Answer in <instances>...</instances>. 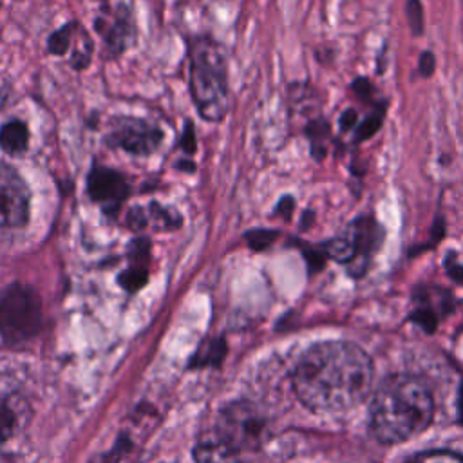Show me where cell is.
<instances>
[{"label": "cell", "mask_w": 463, "mask_h": 463, "mask_svg": "<svg viewBox=\"0 0 463 463\" xmlns=\"http://www.w3.org/2000/svg\"><path fill=\"white\" fill-rule=\"evenodd\" d=\"M373 383V362L353 342L327 340L309 347L293 373L298 400L318 414H344L364 402Z\"/></svg>", "instance_id": "6da1fadb"}, {"label": "cell", "mask_w": 463, "mask_h": 463, "mask_svg": "<svg viewBox=\"0 0 463 463\" xmlns=\"http://www.w3.org/2000/svg\"><path fill=\"white\" fill-rule=\"evenodd\" d=\"M432 412V394L423 380L412 374H392L373 396L371 430L382 443H400L425 430Z\"/></svg>", "instance_id": "7a4b0ae2"}, {"label": "cell", "mask_w": 463, "mask_h": 463, "mask_svg": "<svg viewBox=\"0 0 463 463\" xmlns=\"http://www.w3.org/2000/svg\"><path fill=\"white\" fill-rule=\"evenodd\" d=\"M190 89L199 116L221 121L228 110L226 65L221 47L212 38H197L190 51Z\"/></svg>", "instance_id": "3957f363"}, {"label": "cell", "mask_w": 463, "mask_h": 463, "mask_svg": "<svg viewBox=\"0 0 463 463\" xmlns=\"http://www.w3.org/2000/svg\"><path fill=\"white\" fill-rule=\"evenodd\" d=\"M42 300L25 284L14 282L0 291V338L5 344H22L42 327Z\"/></svg>", "instance_id": "277c9868"}, {"label": "cell", "mask_w": 463, "mask_h": 463, "mask_svg": "<svg viewBox=\"0 0 463 463\" xmlns=\"http://www.w3.org/2000/svg\"><path fill=\"white\" fill-rule=\"evenodd\" d=\"M161 141L163 130L157 125L128 116L112 119L110 130L107 134V145L137 156L152 154L161 145Z\"/></svg>", "instance_id": "5b68a950"}, {"label": "cell", "mask_w": 463, "mask_h": 463, "mask_svg": "<svg viewBox=\"0 0 463 463\" xmlns=\"http://www.w3.org/2000/svg\"><path fill=\"white\" fill-rule=\"evenodd\" d=\"M29 186L7 163L0 161V226H24L29 221Z\"/></svg>", "instance_id": "8992f818"}, {"label": "cell", "mask_w": 463, "mask_h": 463, "mask_svg": "<svg viewBox=\"0 0 463 463\" xmlns=\"http://www.w3.org/2000/svg\"><path fill=\"white\" fill-rule=\"evenodd\" d=\"M87 190L92 201L103 204V208L110 213H114L128 195V184L125 177L119 172L105 166H94L90 170Z\"/></svg>", "instance_id": "52a82bcc"}, {"label": "cell", "mask_w": 463, "mask_h": 463, "mask_svg": "<svg viewBox=\"0 0 463 463\" xmlns=\"http://www.w3.org/2000/svg\"><path fill=\"white\" fill-rule=\"evenodd\" d=\"M96 22L98 33L103 36L107 47L114 52H121L132 36V24L127 9H119V13L107 18H98Z\"/></svg>", "instance_id": "ba28073f"}, {"label": "cell", "mask_w": 463, "mask_h": 463, "mask_svg": "<svg viewBox=\"0 0 463 463\" xmlns=\"http://www.w3.org/2000/svg\"><path fill=\"white\" fill-rule=\"evenodd\" d=\"M345 232L351 235V239L356 244V257H369L371 251L376 248V239H380L382 235V228L378 226V222H374L373 217H358L354 219Z\"/></svg>", "instance_id": "9c48e42d"}, {"label": "cell", "mask_w": 463, "mask_h": 463, "mask_svg": "<svg viewBox=\"0 0 463 463\" xmlns=\"http://www.w3.org/2000/svg\"><path fill=\"white\" fill-rule=\"evenodd\" d=\"M29 145V128L24 121L13 119L2 125L0 128V146L4 152L11 156H18L25 152Z\"/></svg>", "instance_id": "30bf717a"}, {"label": "cell", "mask_w": 463, "mask_h": 463, "mask_svg": "<svg viewBox=\"0 0 463 463\" xmlns=\"http://www.w3.org/2000/svg\"><path fill=\"white\" fill-rule=\"evenodd\" d=\"M322 251L326 253V257H329L336 262H342V264L354 260L358 255L356 244L347 232H344V233L336 235L335 239L327 241L326 244H322Z\"/></svg>", "instance_id": "8fae6325"}, {"label": "cell", "mask_w": 463, "mask_h": 463, "mask_svg": "<svg viewBox=\"0 0 463 463\" xmlns=\"http://www.w3.org/2000/svg\"><path fill=\"white\" fill-rule=\"evenodd\" d=\"M146 212V222L157 230H175L181 226V215L159 203H150Z\"/></svg>", "instance_id": "7c38bea8"}, {"label": "cell", "mask_w": 463, "mask_h": 463, "mask_svg": "<svg viewBox=\"0 0 463 463\" xmlns=\"http://www.w3.org/2000/svg\"><path fill=\"white\" fill-rule=\"evenodd\" d=\"M306 134L311 141V152L317 161H322L326 157V146L324 141L329 137V123L324 118H317L307 123Z\"/></svg>", "instance_id": "4fadbf2b"}, {"label": "cell", "mask_w": 463, "mask_h": 463, "mask_svg": "<svg viewBox=\"0 0 463 463\" xmlns=\"http://www.w3.org/2000/svg\"><path fill=\"white\" fill-rule=\"evenodd\" d=\"M18 425V411L14 409L11 398L0 400V443H4Z\"/></svg>", "instance_id": "5bb4252c"}, {"label": "cell", "mask_w": 463, "mask_h": 463, "mask_svg": "<svg viewBox=\"0 0 463 463\" xmlns=\"http://www.w3.org/2000/svg\"><path fill=\"white\" fill-rule=\"evenodd\" d=\"M76 25L74 24H69V25H63L60 27L58 31H54L51 36H49V42H47V49L49 52L52 54H65L71 47V42H72V29Z\"/></svg>", "instance_id": "9a60e30c"}, {"label": "cell", "mask_w": 463, "mask_h": 463, "mask_svg": "<svg viewBox=\"0 0 463 463\" xmlns=\"http://www.w3.org/2000/svg\"><path fill=\"white\" fill-rule=\"evenodd\" d=\"M277 237H279V232L277 230H268V228H255V230H250L244 235L248 246L255 251L266 250L268 246H271L275 242Z\"/></svg>", "instance_id": "2e32d148"}, {"label": "cell", "mask_w": 463, "mask_h": 463, "mask_svg": "<svg viewBox=\"0 0 463 463\" xmlns=\"http://www.w3.org/2000/svg\"><path fill=\"white\" fill-rule=\"evenodd\" d=\"M148 279V269L143 266H130L128 269H125L119 275V284L127 289V291H137L139 288L145 286Z\"/></svg>", "instance_id": "e0dca14e"}, {"label": "cell", "mask_w": 463, "mask_h": 463, "mask_svg": "<svg viewBox=\"0 0 463 463\" xmlns=\"http://www.w3.org/2000/svg\"><path fill=\"white\" fill-rule=\"evenodd\" d=\"M405 16L414 36L423 33V5L420 0H405Z\"/></svg>", "instance_id": "ac0fdd59"}, {"label": "cell", "mask_w": 463, "mask_h": 463, "mask_svg": "<svg viewBox=\"0 0 463 463\" xmlns=\"http://www.w3.org/2000/svg\"><path fill=\"white\" fill-rule=\"evenodd\" d=\"M409 463H463V458L454 454V452H447V450H434V452H423L414 456Z\"/></svg>", "instance_id": "d6986e66"}, {"label": "cell", "mask_w": 463, "mask_h": 463, "mask_svg": "<svg viewBox=\"0 0 463 463\" xmlns=\"http://www.w3.org/2000/svg\"><path fill=\"white\" fill-rule=\"evenodd\" d=\"M382 119H383V109H378V112H373L365 119H362V123L356 128V139L358 141L369 139L382 127Z\"/></svg>", "instance_id": "ffe728a7"}, {"label": "cell", "mask_w": 463, "mask_h": 463, "mask_svg": "<svg viewBox=\"0 0 463 463\" xmlns=\"http://www.w3.org/2000/svg\"><path fill=\"white\" fill-rule=\"evenodd\" d=\"M224 353V345L222 342H208L206 345L201 347L199 354L195 356V364L197 365H204V364H212V362H219L222 358Z\"/></svg>", "instance_id": "44dd1931"}, {"label": "cell", "mask_w": 463, "mask_h": 463, "mask_svg": "<svg viewBox=\"0 0 463 463\" xmlns=\"http://www.w3.org/2000/svg\"><path fill=\"white\" fill-rule=\"evenodd\" d=\"M436 69V58L430 51H423L418 58V71L423 78H430Z\"/></svg>", "instance_id": "7402d4cb"}, {"label": "cell", "mask_w": 463, "mask_h": 463, "mask_svg": "<svg viewBox=\"0 0 463 463\" xmlns=\"http://www.w3.org/2000/svg\"><path fill=\"white\" fill-rule=\"evenodd\" d=\"M195 130H194V125L190 121H186L184 128H183V134H181V148L186 152V154H194L195 152Z\"/></svg>", "instance_id": "603a6c76"}, {"label": "cell", "mask_w": 463, "mask_h": 463, "mask_svg": "<svg viewBox=\"0 0 463 463\" xmlns=\"http://www.w3.org/2000/svg\"><path fill=\"white\" fill-rule=\"evenodd\" d=\"M304 257L311 269H320L327 259L322 250H313V248H304Z\"/></svg>", "instance_id": "cb8c5ba5"}, {"label": "cell", "mask_w": 463, "mask_h": 463, "mask_svg": "<svg viewBox=\"0 0 463 463\" xmlns=\"http://www.w3.org/2000/svg\"><path fill=\"white\" fill-rule=\"evenodd\" d=\"M353 90L360 99H369L373 94V83L367 78H356L353 83Z\"/></svg>", "instance_id": "d4e9b609"}, {"label": "cell", "mask_w": 463, "mask_h": 463, "mask_svg": "<svg viewBox=\"0 0 463 463\" xmlns=\"http://www.w3.org/2000/svg\"><path fill=\"white\" fill-rule=\"evenodd\" d=\"M293 208H295V199H293L291 195H284V197L277 203L275 213H277V215H282L284 219H289L291 213H293Z\"/></svg>", "instance_id": "484cf974"}, {"label": "cell", "mask_w": 463, "mask_h": 463, "mask_svg": "<svg viewBox=\"0 0 463 463\" xmlns=\"http://www.w3.org/2000/svg\"><path fill=\"white\" fill-rule=\"evenodd\" d=\"M356 121H358L356 110H354V109H345V110L342 112V116H340V119H338L340 130H344V132H345V130H351Z\"/></svg>", "instance_id": "4316f807"}, {"label": "cell", "mask_w": 463, "mask_h": 463, "mask_svg": "<svg viewBox=\"0 0 463 463\" xmlns=\"http://www.w3.org/2000/svg\"><path fill=\"white\" fill-rule=\"evenodd\" d=\"M443 235H445V221H443V217L439 215V217H436V221L432 222V239L439 241Z\"/></svg>", "instance_id": "83f0119b"}, {"label": "cell", "mask_w": 463, "mask_h": 463, "mask_svg": "<svg viewBox=\"0 0 463 463\" xmlns=\"http://www.w3.org/2000/svg\"><path fill=\"white\" fill-rule=\"evenodd\" d=\"M313 221H315V213H313L311 210H307V212L302 215V221H300V226H302V230H304V228H309Z\"/></svg>", "instance_id": "f1b7e54d"}]
</instances>
